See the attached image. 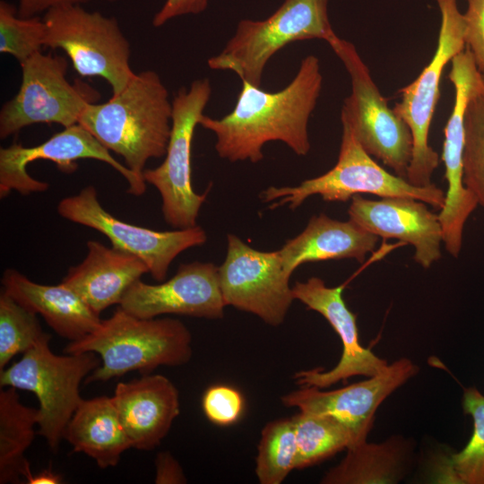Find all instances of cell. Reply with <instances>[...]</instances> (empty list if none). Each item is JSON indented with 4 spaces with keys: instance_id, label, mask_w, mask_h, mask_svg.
<instances>
[{
    "instance_id": "obj_1",
    "label": "cell",
    "mask_w": 484,
    "mask_h": 484,
    "mask_svg": "<svg viewBox=\"0 0 484 484\" xmlns=\"http://www.w3.org/2000/svg\"><path fill=\"white\" fill-rule=\"evenodd\" d=\"M322 86L319 59L308 55L285 88L270 92L242 81L234 108L221 118L203 115L199 125L215 134L218 155L231 162H259L264 144L273 141L306 156L310 150L308 122Z\"/></svg>"
},
{
    "instance_id": "obj_2",
    "label": "cell",
    "mask_w": 484,
    "mask_h": 484,
    "mask_svg": "<svg viewBox=\"0 0 484 484\" xmlns=\"http://www.w3.org/2000/svg\"><path fill=\"white\" fill-rule=\"evenodd\" d=\"M172 102L160 75L146 70L103 103H91L78 124L103 146L124 159L143 179L146 162L167 152L172 127Z\"/></svg>"
},
{
    "instance_id": "obj_3",
    "label": "cell",
    "mask_w": 484,
    "mask_h": 484,
    "mask_svg": "<svg viewBox=\"0 0 484 484\" xmlns=\"http://www.w3.org/2000/svg\"><path fill=\"white\" fill-rule=\"evenodd\" d=\"M94 352L101 363L86 384L106 382L131 371L150 374L159 367H178L190 361L192 335L178 319L140 318L118 307L85 337L70 341L65 353Z\"/></svg>"
},
{
    "instance_id": "obj_4",
    "label": "cell",
    "mask_w": 484,
    "mask_h": 484,
    "mask_svg": "<svg viewBox=\"0 0 484 484\" xmlns=\"http://www.w3.org/2000/svg\"><path fill=\"white\" fill-rule=\"evenodd\" d=\"M342 134L339 157L326 173L306 179L296 186H269L261 192L263 202H273L269 208L287 204L299 207L314 194L327 202H346L354 195L371 194L379 197H411L441 210L445 192L435 184L417 186L406 178L393 175L368 154L355 137L349 125L341 121Z\"/></svg>"
},
{
    "instance_id": "obj_5",
    "label": "cell",
    "mask_w": 484,
    "mask_h": 484,
    "mask_svg": "<svg viewBox=\"0 0 484 484\" xmlns=\"http://www.w3.org/2000/svg\"><path fill=\"white\" fill-rule=\"evenodd\" d=\"M329 0H284L264 20L242 19L232 38L208 59L212 70L230 71L241 81L261 87L269 60L287 45L336 37L328 15Z\"/></svg>"
},
{
    "instance_id": "obj_6",
    "label": "cell",
    "mask_w": 484,
    "mask_h": 484,
    "mask_svg": "<svg viewBox=\"0 0 484 484\" xmlns=\"http://www.w3.org/2000/svg\"><path fill=\"white\" fill-rule=\"evenodd\" d=\"M50 339L23 353L0 371V386L13 387L35 394L39 402L37 433L56 452L68 422L82 401L81 383L101 363L94 352L56 355Z\"/></svg>"
},
{
    "instance_id": "obj_7",
    "label": "cell",
    "mask_w": 484,
    "mask_h": 484,
    "mask_svg": "<svg viewBox=\"0 0 484 484\" xmlns=\"http://www.w3.org/2000/svg\"><path fill=\"white\" fill-rule=\"evenodd\" d=\"M44 47L62 49L81 77H100L119 93L134 76L130 44L115 17L63 4L45 13Z\"/></svg>"
},
{
    "instance_id": "obj_8",
    "label": "cell",
    "mask_w": 484,
    "mask_h": 484,
    "mask_svg": "<svg viewBox=\"0 0 484 484\" xmlns=\"http://www.w3.org/2000/svg\"><path fill=\"white\" fill-rule=\"evenodd\" d=\"M328 44L344 65L351 83L341 121L349 125L368 154L406 178L413 148L409 126L389 108L355 46L338 36Z\"/></svg>"
},
{
    "instance_id": "obj_9",
    "label": "cell",
    "mask_w": 484,
    "mask_h": 484,
    "mask_svg": "<svg viewBox=\"0 0 484 484\" xmlns=\"http://www.w3.org/2000/svg\"><path fill=\"white\" fill-rule=\"evenodd\" d=\"M22 67V83L17 94L0 110V138L5 139L29 125L58 124L64 128L78 124L99 92L89 84L66 79L68 67L65 56L36 53Z\"/></svg>"
},
{
    "instance_id": "obj_10",
    "label": "cell",
    "mask_w": 484,
    "mask_h": 484,
    "mask_svg": "<svg viewBox=\"0 0 484 484\" xmlns=\"http://www.w3.org/2000/svg\"><path fill=\"white\" fill-rule=\"evenodd\" d=\"M441 22L436 51L419 76L402 88L401 100L393 108L409 126L413 142L406 179L417 186L432 184L439 158L428 143L433 114L439 99L441 75L446 65L465 48L463 13L456 0H435Z\"/></svg>"
},
{
    "instance_id": "obj_11",
    "label": "cell",
    "mask_w": 484,
    "mask_h": 484,
    "mask_svg": "<svg viewBox=\"0 0 484 484\" xmlns=\"http://www.w3.org/2000/svg\"><path fill=\"white\" fill-rule=\"evenodd\" d=\"M212 95L209 79L194 81L181 88L172 100V127L163 162L143 171L145 183L153 186L161 197L165 221L176 229L196 226V219L209 188L197 194L192 185L191 151L196 125Z\"/></svg>"
},
{
    "instance_id": "obj_12",
    "label": "cell",
    "mask_w": 484,
    "mask_h": 484,
    "mask_svg": "<svg viewBox=\"0 0 484 484\" xmlns=\"http://www.w3.org/2000/svg\"><path fill=\"white\" fill-rule=\"evenodd\" d=\"M58 214L74 223L105 235L112 247L140 258L157 281H163L172 261L183 251L203 245L207 240L200 226L158 231L127 223L107 212L100 204L93 186L83 187L77 194L62 199Z\"/></svg>"
},
{
    "instance_id": "obj_13",
    "label": "cell",
    "mask_w": 484,
    "mask_h": 484,
    "mask_svg": "<svg viewBox=\"0 0 484 484\" xmlns=\"http://www.w3.org/2000/svg\"><path fill=\"white\" fill-rule=\"evenodd\" d=\"M227 241L226 257L219 267L225 305L251 313L267 324H281L295 299L279 250L259 251L233 234Z\"/></svg>"
},
{
    "instance_id": "obj_14",
    "label": "cell",
    "mask_w": 484,
    "mask_h": 484,
    "mask_svg": "<svg viewBox=\"0 0 484 484\" xmlns=\"http://www.w3.org/2000/svg\"><path fill=\"white\" fill-rule=\"evenodd\" d=\"M448 78L454 89L452 113L444 130L442 160L447 189L445 203L438 213L445 250L458 257L462 234L469 216L479 205L463 182L462 152L464 122L468 105L476 96L484 93L482 73L466 48L451 61Z\"/></svg>"
},
{
    "instance_id": "obj_15",
    "label": "cell",
    "mask_w": 484,
    "mask_h": 484,
    "mask_svg": "<svg viewBox=\"0 0 484 484\" xmlns=\"http://www.w3.org/2000/svg\"><path fill=\"white\" fill-rule=\"evenodd\" d=\"M81 159H93L111 166L127 181L128 194L139 196L146 190L144 180L118 162L87 129L76 124L64 128L36 146L25 147L13 143L8 147H2L0 198H4L12 190L27 195L48 189V182L35 179L27 172V166L33 161L50 160L56 164L60 171L73 173L78 169L76 161Z\"/></svg>"
},
{
    "instance_id": "obj_16",
    "label": "cell",
    "mask_w": 484,
    "mask_h": 484,
    "mask_svg": "<svg viewBox=\"0 0 484 484\" xmlns=\"http://www.w3.org/2000/svg\"><path fill=\"white\" fill-rule=\"evenodd\" d=\"M417 371V366L403 358L387 365L367 380L331 391L301 386L282 395L281 402L300 411L335 418L352 434L354 447L367 441L379 405Z\"/></svg>"
},
{
    "instance_id": "obj_17",
    "label": "cell",
    "mask_w": 484,
    "mask_h": 484,
    "mask_svg": "<svg viewBox=\"0 0 484 484\" xmlns=\"http://www.w3.org/2000/svg\"><path fill=\"white\" fill-rule=\"evenodd\" d=\"M119 307L140 318L182 315L221 318L226 307L219 281V267L212 263L180 264L176 274L160 284L141 279L125 292Z\"/></svg>"
},
{
    "instance_id": "obj_18",
    "label": "cell",
    "mask_w": 484,
    "mask_h": 484,
    "mask_svg": "<svg viewBox=\"0 0 484 484\" xmlns=\"http://www.w3.org/2000/svg\"><path fill=\"white\" fill-rule=\"evenodd\" d=\"M344 285L327 287L318 277L296 281L292 287L294 299L308 309L322 315L339 335L342 353L338 364L329 371L317 367L297 372L296 383L300 386L329 387L355 376H373L388 364L359 342L357 315L346 306L342 298Z\"/></svg>"
},
{
    "instance_id": "obj_19",
    "label": "cell",
    "mask_w": 484,
    "mask_h": 484,
    "mask_svg": "<svg viewBox=\"0 0 484 484\" xmlns=\"http://www.w3.org/2000/svg\"><path fill=\"white\" fill-rule=\"evenodd\" d=\"M348 214L350 220L378 238H396L411 245L415 262L425 269L441 257L443 231L439 216L420 200H369L357 194L351 198Z\"/></svg>"
},
{
    "instance_id": "obj_20",
    "label": "cell",
    "mask_w": 484,
    "mask_h": 484,
    "mask_svg": "<svg viewBox=\"0 0 484 484\" xmlns=\"http://www.w3.org/2000/svg\"><path fill=\"white\" fill-rule=\"evenodd\" d=\"M112 398L131 446L138 450L159 446L180 412L177 388L162 375L120 382Z\"/></svg>"
},
{
    "instance_id": "obj_21",
    "label": "cell",
    "mask_w": 484,
    "mask_h": 484,
    "mask_svg": "<svg viewBox=\"0 0 484 484\" xmlns=\"http://www.w3.org/2000/svg\"><path fill=\"white\" fill-rule=\"evenodd\" d=\"M83 261L69 268L62 282L73 290L96 314L121 303L125 292L149 272L137 256L88 240Z\"/></svg>"
},
{
    "instance_id": "obj_22",
    "label": "cell",
    "mask_w": 484,
    "mask_h": 484,
    "mask_svg": "<svg viewBox=\"0 0 484 484\" xmlns=\"http://www.w3.org/2000/svg\"><path fill=\"white\" fill-rule=\"evenodd\" d=\"M1 283L4 292L27 310L40 315L59 336L70 341L85 337L101 322L99 315L63 282L37 283L9 268L4 272Z\"/></svg>"
},
{
    "instance_id": "obj_23",
    "label": "cell",
    "mask_w": 484,
    "mask_h": 484,
    "mask_svg": "<svg viewBox=\"0 0 484 484\" xmlns=\"http://www.w3.org/2000/svg\"><path fill=\"white\" fill-rule=\"evenodd\" d=\"M378 237L353 220L341 221L321 213L309 220L305 229L279 249L285 271L291 276L307 263L352 258L363 262Z\"/></svg>"
},
{
    "instance_id": "obj_24",
    "label": "cell",
    "mask_w": 484,
    "mask_h": 484,
    "mask_svg": "<svg viewBox=\"0 0 484 484\" xmlns=\"http://www.w3.org/2000/svg\"><path fill=\"white\" fill-rule=\"evenodd\" d=\"M75 453H83L101 469L116 466L125 451L132 448L112 396L81 402L65 432Z\"/></svg>"
},
{
    "instance_id": "obj_25",
    "label": "cell",
    "mask_w": 484,
    "mask_h": 484,
    "mask_svg": "<svg viewBox=\"0 0 484 484\" xmlns=\"http://www.w3.org/2000/svg\"><path fill=\"white\" fill-rule=\"evenodd\" d=\"M408 445L392 437L380 444L361 443L347 449L343 460L322 478L324 484L396 483L405 470Z\"/></svg>"
},
{
    "instance_id": "obj_26",
    "label": "cell",
    "mask_w": 484,
    "mask_h": 484,
    "mask_svg": "<svg viewBox=\"0 0 484 484\" xmlns=\"http://www.w3.org/2000/svg\"><path fill=\"white\" fill-rule=\"evenodd\" d=\"M39 411L24 405L13 387L0 390V483H20L32 475L25 452L35 436Z\"/></svg>"
},
{
    "instance_id": "obj_27",
    "label": "cell",
    "mask_w": 484,
    "mask_h": 484,
    "mask_svg": "<svg viewBox=\"0 0 484 484\" xmlns=\"http://www.w3.org/2000/svg\"><path fill=\"white\" fill-rule=\"evenodd\" d=\"M291 418L297 442L296 469L310 467L354 445L348 428L330 415L299 411Z\"/></svg>"
},
{
    "instance_id": "obj_28",
    "label": "cell",
    "mask_w": 484,
    "mask_h": 484,
    "mask_svg": "<svg viewBox=\"0 0 484 484\" xmlns=\"http://www.w3.org/2000/svg\"><path fill=\"white\" fill-rule=\"evenodd\" d=\"M297 442L292 418L268 422L261 431L255 475L261 484H281L296 469Z\"/></svg>"
},
{
    "instance_id": "obj_29",
    "label": "cell",
    "mask_w": 484,
    "mask_h": 484,
    "mask_svg": "<svg viewBox=\"0 0 484 484\" xmlns=\"http://www.w3.org/2000/svg\"><path fill=\"white\" fill-rule=\"evenodd\" d=\"M51 339L37 315L18 304L3 290L0 294V371L18 354Z\"/></svg>"
},
{
    "instance_id": "obj_30",
    "label": "cell",
    "mask_w": 484,
    "mask_h": 484,
    "mask_svg": "<svg viewBox=\"0 0 484 484\" xmlns=\"http://www.w3.org/2000/svg\"><path fill=\"white\" fill-rule=\"evenodd\" d=\"M462 409L473 419V432L465 447L451 455L449 479L456 483L484 484V395L475 387L464 389Z\"/></svg>"
},
{
    "instance_id": "obj_31",
    "label": "cell",
    "mask_w": 484,
    "mask_h": 484,
    "mask_svg": "<svg viewBox=\"0 0 484 484\" xmlns=\"http://www.w3.org/2000/svg\"><path fill=\"white\" fill-rule=\"evenodd\" d=\"M46 31L43 18L21 17L13 4L0 2V52L13 56L20 65L41 51Z\"/></svg>"
},
{
    "instance_id": "obj_32",
    "label": "cell",
    "mask_w": 484,
    "mask_h": 484,
    "mask_svg": "<svg viewBox=\"0 0 484 484\" xmlns=\"http://www.w3.org/2000/svg\"><path fill=\"white\" fill-rule=\"evenodd\" d=\"M463 182L484 208V95L468 105L464 122L462 152Z\"/></svg>"
},
{
    "instance_id": "obj_33",
    "label": "cell",
    "mask_w": 484,
    "mask_h": 484,
    "mask_svg": "<svg viewBox=\"0 0 484 484\" xmlns=\"http://www.w3.org/2000/svg\"><path fill=\"white\" fill-rule=\"evenodd\" d=\"M202 408L209 421L218 426H229L241 418L245 400L235 387L215 385L205 390L202 398Z\"/></svg>"
},
{
    "instance_id": "obj_34",
    "label": "cell",
    "mask_w": 484,
    "mask_h": 484,
    "mask_svg": "<svg viewBox=\"0 0 484 484\" xmlns=\"http://www.w3.org/2000/svg\"><path fill=\"white\" fill-rule=\"evenodd\" d=\"M463 13L465 48L471 52L478 69L484 73V0H466Z\"/></svg>"
},
{
    "instance_id": "obj_35",
    "label": "cell",
    "mask_w": 484,
    "mask_h": 484,
    "mask_svg": "<svg viewBox=\"0 0 484 484\" xmlns=\"http://www.w3.org/2000/svg\"><path fill=\"white\" fill-rule=\"evenodd\" d=\"M209 0H166L152 19L154 27L186 14H198L206 10Z\"/></svg>"
},
{
    "instance_id": "obj_36",
    "label": "cell",
    "mask_w": 484,
    "mask_h": 484,
    "mask_svg": "<svg viewBox=\"0 0 484 484\" xmlns=\"http://www.w3.org/2000/svg\"><path fill=\"white\" fill-rule=\"evenodd\" d=\"M156 484H183L187 482L184 471L177 459L169 452L157 454L155 459Z\"/></svg>"
},
{
    "instance_id": "obj_37",
    "label": "cell",
    "mask_w": 484,
    "mask_h": 484,
    "mask_svg": "<svg viewBox=\"0 0 484 484\" xmlns=\"http://www.w3.org/2000/svg\"><path fill=\"white\" fill-rule=\"evenodd\" d=\"M92 0H19L17 12L21 17H32L63 4H81ZM116 2L117 0H104Z\"/></svg>"
},
{
    "instance_id": "obj_38",
    "label": "cell",
    "mask_w": 484,
    "mask_h": 484,
    "mask_svg": "<svg viewBox=\"0 0 484 484\" xmlns=\"http://www.w3.org/2000/svg\"><path fill=\"white\" fill-rule=\"evenodd\" d=\"M26 482L28 484H59L62 482V477L48 468L36 474L32 473Z\"/></svg>"
},
{
    "instance_id": "obj_39",
    "label": "cell",
    "mask_w": 484,
    "mask_h": 484,
    "mask_svg": "<svg viewBox=\"0 0 484 484\" xmlns=\"http://www.w3.org/2000/svg\"><path fill=\"white\" fill-rule=\"evenodd\" d=\"M482 79H483V85H484V73H482ZM484 95V93H483Z\"/></svg>"
}]
</instances>
